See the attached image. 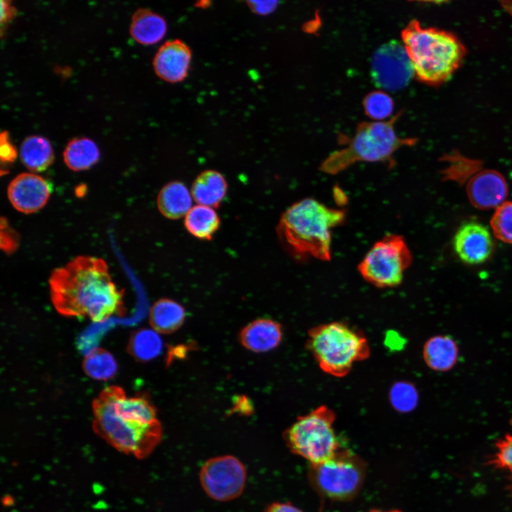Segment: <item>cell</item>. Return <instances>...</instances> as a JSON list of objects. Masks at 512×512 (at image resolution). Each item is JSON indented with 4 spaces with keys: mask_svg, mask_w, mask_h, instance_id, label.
Wrapping results in <instances>:
<instances>
[{
    "mask_svg": "<svg viewBox=\"0 0 512 512\" xmlns=\"http://www.w3.org/2000/svg\"><path fill=\"white\" fill-rule=\"evenodd\" d=\"M19 238L8 224L6 220L2 217L1 219V247L9 254L15 251L18 245Z\"/></svg>",
    "mask_w": 512,
    "mask_h": 512,
    "instance_id": "obj_31",
    "label": "cell"
},
{
    "mask_svg": "<svg viewBox=\"0 0 512 512\" xmlns=\"http://www.w3.org/2000/svg\"><path fill=\"white\" fill-rule=\"evenodd\" d=\"M191 58V50L183 41H168L155 54L153 68L161 80L171 83L180 82L188 75Z\"/></svg>",
    "mask_w": 512,
    "mask_h": 512,
    "instance_id": "obj_14",
    "label": "cell"
},
{
    "mask_svg": "<svg viewBox=\"0 0 512 512\" xmlns=\"http://www.w3.org/2000/svg\"><path fill=\"white\" fill-rule=\"evenodd\" d=\"M193 197L191 191L181 181H172L166 184L157 196L159 212L171 220L185 217L191 209Z\"/></svg>",
    "mask_w": 512,
    "mask_h": 512,
    "instance_id": "obj_20",
    "label": "cell"
},
{
    "mask_svg": "<svg viewBox=\"0 0 512 512\" xmlns=\"http://www.w3.org/2000/svg\"><path fill=\"white\" fill-rule=\"evenodd\" d=\"M397 113L388 121L362 122L353 137L340 134L344 146L331 153L320 164L319 170L336 175L357 162H380L388 168L395 165L393 154L402 146L415 144L414 138L399 137L395 124L401 116Z\"/></svg>",
    "mask_w": 512,
    "mask_h": 512,
    "instance_id": "obj_5",
    "label": "cell"
},
{
    "mask_svg": "<svg viewBox=\"0 0 512 512\" xmlns=\"http://www.w3.org/2000/svg\"><path fill=\"white\" fill-rule=\"evenodd\" d=\"M282 339L280 324L272 319H260L245 326L240 333V341L247 349L267 352L276 348Z\"/></svg>",
    "mask_w": 512,
    "mask_h": 512,
    "instance_id": "obj_16",
    "label": "cell"
},
{
    "mask_svg": "<svg viewBox=\"0 0 512 512\" xmlns=\"http://www.w3.org/2000/svg\"><path fill=\"white\" fill-rule=\"evenodd\" d=\"M220 218L213 208L196 205L184 218L187 231L200 240H210L220 226Z\"/></svg>",
    "mask_w": 512,
    "mask_h": 512,
    "instance_id": "obj_24",
    "label": "cell"
},
{
    "mask_svg": "<svg viewBox=\"0 0 512 512\" xmlns=\"http://www.w3.org/2000/svg\"><path fill=\"white\" fill-rule=\"evenodd\" d=\"M490 224L497 239L512 244V201H505L496 208Z\"/></svg>",
    "mask_w": 512,
    "mask_h": 512,
    "instance_id": "obj_29",
    "label": "cell"
},
{
    "mask_svg": "<svg viewBox=\"0 0 512 512\" xmlns=\"http://www.w3.org/2000/svg\"><path fill=\"white\" fill-rule=\"evenodd\" d=\"M95 432L113 447L142 459L159 443L161 427L154 406L143 397H127L119 387L105 388L92 405Z\"/></svg>",
    "mask_w": 512,
    "mask_h": 512,
    "instance_id": "obj_2",
    "label": "cell"
},
{
    "mask_svg": "<svg viewBox=\"0 0 512 512\" xmlns=\"http://www.w3.org/2000/svg\"><path fill=\"white\" fill-rule=\"evenodd\" d=\"M247 478L243 464L231 455L218 456L207 460L199 473L206 494L218 501H228L243 491Z\"/></svg>",
    "mask_w": 512,
    "mask_h": 512,
    "instance_id": "obj_10",
    "label": "cell"
},
{
    "mask_svg": "<svg viewBox=\"0 0 512 512\" xmlns=\"http://www.w3.org/2000/svg\"><path fill=\"white\" fill-rule=\"evenodd\" d=\"M401 38L420 81L437 85L447 80L459 66L465 48L452 33L425 28L413 19L402 29Z\"/></svg>",
    "mask_w": 512,
    "mask_h": 512,
    "instance_id": "obj_4",
    "label": "cell"
},
{
    "mask_svg": "<svg viewBox=\"0 0 512 512\" xmlns=\"http://www.w3.org/2000/svg\"><path fill=\"white\" fill-rule=\"evenodd\" d=\"M496 451L489 464L512 473V434H506L496 444Z\"/></svg>",
    "mask_w": 512,
    "mask_h": 512,
    "instance_id": "obj_30",
    "label": "cell"
},
{
    "mask_svg": "<svg viewBox=\"0 0 512 512\" xmlns=\"http://www.w3.org/2000/svg\"><path fill=\"white\" fill-rule=\"evenodd\" d=\"M467 197L480 210L498 207L508 195L507 183L499 172L485 169L474 174L466 185Z\"/></svg>",
    "mask_w": 512,
    "mask_h": 512,
    "instance_id": "obj_15",
    "label": "cell"
},
{
    "mask_svg": "<svg viewBox=\"0 0 512 512\" xmlns=\"http://www.w3.org/2000/svg\"><path fill=\"white\" fill-rule=\"evenodd\" d=\"M49 285L52 302L64 316L100 322L123 311V292L101 258L75 257L52 272Z\"/></svg>",
    "mask_w": 512,
    "mask_h": 512,
    "instance_id": "obj_1",
    "label": "cell"
},
{
    "mask_svg": "<svg viewBox=\"0 0 512 512\" xmlns=\"http://www.w3.org/2000/svg\"><path fill=\"white\" fill-rule=\"evenodd\" d=\"M266 512H303L290 503H272Z\"/></svg>",
    "mask_w": 512,
    "mask_h": 512,
    "instance_id": "obj_35",
    "label": "cell"
},
{
    "mask_svg": "<svg viewBox=\"0 0 512 512\" xmlns=\"http://www.w3.org/2000/svg\"><path fill=\"white\" fill-rule=\"evenodd\" d=\"M82 366L87 375L98 380H107L112 378L117 369L112 355L103 349L92 351L85 358Z\"/></svg>",
    "mask_w": 512,
    "mask_h": 512,
    "instance_id": "obj_26",
    "label": "cell"
},
{
    "mask_svg": "<svg viewBox=\"0 0 512 512\" xmlns=\"http://www.w3.org/2000/svg\"><path fill=\"white\" fill-rule=\"evenodd\" d=\"M453 247L459 258L469 265H479L492 255L494 243L489 230L476 221L463 223L453 238Z\"/></svg>",
    "mask_w": 512,
    "mask_h": 512,
    "instance_id": "obj_12",
    "label": "cell"
},
{
    "mask_svg": "<svg viewBox=\"0 0 512 512\" xmlns=\"http://www.w3.org/2000/svg\"><path fill=\"white\" fill-rule=\"evenodd\" d=\"M370 75L375 85L386 90L407 86L414 70L403 44L393 40L380 46L371 58Z\"/></svg>",
    "mask_w": 512,
    "mask_h": 512,
    "instance_id": "obj_11",
    "label": "cell"
},
{
    "mask_svg": "<svg viewBox=\"0 0 512 512\" xmlns=\"http://www.w3.org/2000/svg\"><path fill=\"white\" fill-rule=\"evenodd\" d=\"M7 131H3L0 135V157L2 164L6 165L15 161L17 151L15 146L9 140Z\"/></svg>",
    "mask_w": 512,
    "mask_h": 512,
    "instance_id": "obj_32",
    "label": "cell"
},
{
    "mask_svg": "<svg viewBox=\"0 0 512 512\" xmlns=\"http://www.w3.org/2000/svg\"><path fill=\"white\" fill-rule=\"evenodd\" d=\"M306 347L324 373L338 378L348 375L356 362L367 359L370 353L364 334L341 321L311 329Z\"/></svg>",
    "mask_w": 512,
    "mask_h": 512,
    "instance_id": "obj_6",
    "label": "cell"
},
{
    "mask_svg": "<svg viewBox=\"0 0 512 512\" xmlns=\"http://www.w3.org/2000/svg\"><path fill=\"white\" fill-rule=\"evenodd\" d=\"M163 347L162 338L154 329H142L135 331L129 345L131 354L141 361L156 358L162 352Z\"/></svg>",
    "mask_w": 512,
    "mask_h": 512,
    "instance_id": "obj_25",
    "label": "cell"
},
{
    "mask_svg": "<svg viewBox=\"0 0 512 512\" xmlns=\"http://www.w3.org/2000/svg\"><path fill=\"white\" fill-rule=\"evenodd\" d=\"M363 105L366 115L378 122L390 117L394 108L392 97L382 90L369 92L364 97Z\"/></svg>",
    "mask_w": 512,
    "mask_h": 512,
    "instance_id": "obj_28",
    "label": "cell"
},
{
    "mask_svg": "<svg viewBox=\"0 0 512 512\" xmlns=\"http://www.w3.org/2000/svg\"><path fill=\"white\" fill-rule=\"evenodd\" d=\"M459 348L455 341L449 336L430 337L424 344L422 356L426 365L432 370L445 372L457 363Z\"/></svg>",
    "mask_w": 512,
    "mask_h": 512,
    "instance_id": "obj_17",
    "label": "cell"
},
{
    "mask_svg": "<svg viewBox=\"0 0 512 512\" xmlns=\"http://www.w3.org/2000/svg\"><path fill=\"white\" fill-rule=\"evenodd\" d=\"M185 319V310L178 302L161 299L156 302L149 313L153 329L159 333L170 334L177 330Z\"/></svg>",
    "mask_w": 512,
    "mask_h": 512,
    "instance_id": "obj_22",
    "label": "cell"
},
{
    "mask_svg": "<svg viewBox=\"0 0 512 512\" xmlns=\"http://www.w3.org/2000/svg\"><path fill=\"white\" fill-rule=\"evenodd\" d=\"M336 414L320 405L300 416L284 432L289 449L311 463L318 464L332 458L340 450V442L334 429Z\"/></svg>",
    "mask_w": 512,
    "mask_h": 512,
    "instance_id": "obj_7",
    "label": "cell"
},
{
    "mask_svg": "<svg viewBox=\"0 0 512 512\" xmlns=\"http://www.w3.org/2000/svg\"><path fill=\"white\" fill-rule=\"evenodd\" d=\"M227 189V181L222 174L215 170H206L196 178L191 193L198 205L215 208L224 199Z\"/></svg>",
    "mask_w": 512,
    "mask_h": 512,
    "instance_id": "obj_19",
    "label": "cell"
},
{
    "mask_svg": "<svg viewBox=\"0 0 512 512\" xmlns=\"http://www.w3.org/2000/svg\"><path fill=\"white\" fill-rule=\"evenodd\" d=\"M166 31L167 23L164 17L149 9H139L132 16L129 33L140 44L158 43L164 37Z\"/></svg>",
    "mask_w": 512,
    "mask_h": 512,
    "instance_id": "obj_18",
    "label": "cell"
},
{
    "mask_svg": "<svg viewBox=\"0 0 512 512\" xmlns=\"http://www.w3.org/2000/svg\"><path fill=\"white\" fill-rule=\"evenodd\" d=\"M7 193L11 203L17 210L32 213L46 204L50 195V186L39 175L22 173L11 181Z\"/></svg>",
    "mask_w": 512,
    "mask_h": 512,
    "instance_id": "obj_13",
    "label": "cell"
},
{
    "mask_svg": "<svg viewBox=\"0 0 512 512\" xmlns=\"http://www.w3.org/2000/svg\"><path fill=\"white\" fill-rule=\"evenodd\" d=\"M63 155L70 169L80 171L90 169L98 161L100 150L92 139L76 137L67 144Z\"/></svg>",
    "mask_w": 512,
    "mask_h": 512,
    "instance_id": "obj_23",
    "label": "cell"
},
{
    "mask_svg": "<svg viewBox=\"0 0 512 512\" xmlns=\"http://www.w3.org/2000/svg\"><path fill=\"white\" fill-rule=\"evenodd\" d=\"M16 10L15 7L11 5L10 1H1V33L6 28L7 24L12 20L15 16Z\"/></svg>",
    "mask_w": 512,
    "mask_h": 512,
    "instance_id": "obj_34",
    "label": "cell"
},
{
    "mask_svg": "<svg viewBox=\"0 0 512 512\" xmlns=\"http://www.w3.org/2000/svg\"><path fill=\"white\" fill-rule=\"evenodd\" d=\"M508 490L511 497L512 498V473H511V476H510L509 481L508 484Z\"/></svg>",
    "mask_w": 512,
    "mask_h": 512,
    "instance_id": "obj_36",
    "label": "cell"
},
{
    "mask_svg": "<svg viewBox=\"0 0 512 512\" xmlns=\"http://www.w3.org/2000/svg\"><path fill=\"white\" fill-rule=\"evenodd\" d=\"M364 462L347 450H339L330 459L311 465L310 482L320 495L334 501H346L356 496L363 483Z\"/></svg>",
    "mask_w": 512,
    "mask_h": 512,
    "instance_id": "obj_8",
    "label": "cell"
},
{
    "mask_svg": "<svg viewBox=\"0 0 512 512\" xmlns=\"http://www.w3.org/2000/svg\"><path fill=\"white\" fill-rule=\"evenodd\" d=\"M345 211L327 207L314 198L300 200L282 215L277 233L297 259H331V230L341 225Z\"/></svg>",
    "mask_w": 512,
    "mask_h": 512,
    "instance_id": "obj_3",
    "label": "cell"
},
{
    "mask_svg": "<svg viewBox=\"0 0 512 512\" xmlns=\"http://www.w3.org/2000/svg\"><path fill=\"white\" fill-rule=\"evenodd\" d=\"M389 399L393 408L400 412L413 410L418 403V392L411 383L399 381L390 390Z\"/></svg>",
    "mask_w": 512,
    "mask_h": 512,
    "instance_id": "obj_27",
    "label": "cell"
},
{
    "mask_svg": "<svg viewBox=\"0 0 512 512\" xmlns=\"http://www.w3.org/2000/svg\"><path fill=\"white\" fill-rule=\"evenodd\" d=\"M20 158L23 164L31 171H43L53 162L54 153L50 142L38 135L29 136L20 146Z\"/></svg>",
    "mask_w": 512,
    "mask_h": 512,
    "instance_id": "obj_21",
    "label": "cell"
},
{
    "mask_svg": "<svg viewBox=\"0 0 512 512\" xmlns=\"http://www.w3.org/2000/svg\"><path fill=\"white\" fill-rule=\"evenodd\" d=\"M369 512H401V511H398V510H393V511H378V510H373V511H369Z\"/></svg>",
    "mask_w": 512,
    "mask_h": 512,
    "instance_id": "obj_37",
    "label": "cell"
},
{
    "mask_svg": "<svg viewBox=\"0 0 512 512\" xmlns=\"http://www.w3.org/2000/svg\"><path fill=\"white\" fill-rule=\"evenodd\" d=\"M412 260L405 239L399 235L388 234L373 245L358 269L370 284L379 288L394 287L401 284Z\"/></svg>",
    "mask_w": 512,
    "mask_h": 512,
    "instance_id": "obj_9",
    "label": "cell"
},
{
    "mask_svg": "<svg viewBox=\"0 0 512 512\" xmlns=\"http://www.w3.org/2000/svg\"><path fill=\"white\" fill-rule=\"evenodd\" d=\"M247 4L250 10L256 14L265 16L272 13L277 8V1H249Z\"/></svg>",
    "mask_w": 512,
    "mask_h": 512,
    "instance_id": "obj_33",
    "label": "cell"
}]
</instances>
